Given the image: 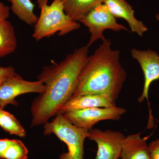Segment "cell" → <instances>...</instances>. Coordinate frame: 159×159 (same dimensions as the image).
<instances>
[{
  "instance_id": "obj_1",
  "label": "cell",
  "mask_w": 159,
  "mask_h": 159,
  "mask_svg": "<svg viewBox=\"0 0 159 159\" xmlns=\"http://www.w3.org/2000/svg\"><path fill=\"white\" fill-rule=\"evenodd\" d=\"M87 46L76 49L57 63L46 66L37 77L46 86L31 105V126L45 124L73 96L80 71L89 56Z\"/></svg>"
},
{
  "instance_id": "obj_2",
  "label": "cell",
  "mask_w": 159,
  "mask_h": 159,
  "mask_svg": "<svg viewBox=\"0 0 159 159\" xmlns=\"http://www.w3.org/2000/svg\"><path fill=\"white\" fill-rule=\"evenodd\" d=\"M126 78L120 62V51L112 50L111 40L106 39L88 57L72 97L106 94L116 101Z\"/></svg>"
},
{
  "instance_id": "obj_3",
  "label": "cell",
  "mask_w": 159,
  "mask_h": 159,
  "mask_svg": "<svg viewBox=\"0 0 159 159\" xmlns=\"http://www.w3.org/2000/svg\"><path fill=\"white\" fill-rule=\"evenodd\" d=\"M48 0H37L40 14L34 25L32 37L39 41L57 33L63 36L80 28L78 22L73 20L66 14L62 3L59 0H54L48 5Z\"/></svg>"
},
{
  "instance_id": "obj_4",
  "label": "cell",
  "mask_w": 159,
  "mask_h": 159,
  "mask_svg": "<svg viewBox=\"0 0 159 159\" xmlns=\"http://www.w3.org/2000/svg\"><path fill=\"white\" fill-rule=\"evenodd\" d=\"M56 116L52 122L44 124V134H54L66 144L68 152L61 155L59 159H84V144L89 136V130L74 125L63 114Z\"/></svg>"
},
{
  "instance_id": "obj_5",
  "label": "cell",
  "mask_w": 159,
  "mask_h": 159,
  "mask_svg": "<svg viewBox=\"0 0 159 159\" xmlns=\"http://www.w3.org/2000/svg\"><path fill=\"white\" fill-rule=\"evenodd\" d=\"M78 22L87 27L91 34L87 45L89 48L97 40L101 39L103 41L106 39L103 32L107 29L115 32H119L121 30L129 31L126 27L117 23L116 18L103 3L96 6Z\"/></svg>"
},
{
  "instance_id": "obj_6",
  "label": "cell",
  "mask_w": 159,
  "mask_h": 159,
  "mask_svg": "<svg viewBox=\"0 0 159 159\" xmlns=\"http://www.w3.org/2000/svg\"><path fill=\"white\" fill-rule=\"evenodd\" d=\"M126 112L125 109L116 106L76 110L67 112L63 115L74 125L90 130L100 121L119 120Z\"/></svg>"
},
{
  "instance_id": "obj_7",
  "label": "cell",
  "mask_w": 159,
  "mask_h": 159,
  "mask_svg": "<svg viewBox=\"0 0 159 159\" xmlns=\"http://www.w3.org/2000/svg\"><path fill=\"white\" fill-rule=\"evenodd\" d=\"M46 89V85L40 80L28 81L16 74L0 87V107L3 109L8 104L17 106L16 97L28 93L41 94Z\"/></svg>"
},
{
  "instance_id": "obj_8",
  "label": "cell",
  "mask_w": 159,
  "mask_h": 159,
  "mask_svg": "<svg viewBox=\"0 0 159 159\" xmlns=\"http://www.w3.org/2000/svg\"><path fill=\"white\" fill-rule=\"evenodd\" d=\"M88 139L97 143L98 150L94 159H119L121 157L124 135L118 131H102L94 129L89 131Z\"/></svg>"
},
{
  "instance_id": "obj_9",
  "label": "cell",
  "mask_w": 159,
  "mask_h": 159,
  "mask_svg": "<svg viewBox=\"0 0 159 159\" xmlns=\"http://www.w3.org/2000/svg\"><path fill=\"white\" fill-rule=\"evenodd\" d=\"M130 52L132 57L141 66L145 78L143 92L138 98V102L142 103L146 98L148 102V91L151 84L159 80V55L156 51L150 49L140 50L133 48Z\"/></svg>"
},
{
  "instance_id": "obj_10",
  "label": "cell",
  "mask_w": 159,
  "mask_h": 159,
  "mask_svg": "<svg viewBox=\"0 0 159 159\" xmlns=\"http://www.w3.org/2000/svg\"><path fill=\"white\" fill-rule=\"evenodd\" d=\"M116 106V101L106 94H87L72 97L62 106L58 113L93 107H111Z\"/></svg>"
},
{
  "instance_id": "obj_11",
  "label": "cell",
  "mask_w": 159,
  "mask_h": 159,
  "mask_svg": "<svg viewBox=\"0 0 159 159\" xmlns=\"http://www.w3.org/2000/svg\"><path fill=\"white\" fill-rule=\"evenodd\" d=\"M103 4L116 18L123 19L128 23L132 32L142 37L148 28L134 16L132 7L125 0H104Z\"/></svg>"
},
{
  "instance_id": "obj_12",
  "label": "cell",
  "mask_w": 159,
  "mask_h": 159,
  "mask_svg": "<svg viewBox=\"0 0 159 159\" xmlns=\"http://www.w3.org/2000/svg\"><path fill=\"white\" fill-rule=\"evenodd\" d=\"M147 138H141L140 134L129 135L122 142L121 159H151Z\"/></svg>"
},
{
  "instance_id": "obj_13",
  "label": "cell",
  "mask_w": 159,
  "mask_h": 159,
  "mask_svg": "<svg viewBox=\"0 0 159 159\" xmlns=\"http://www.w3.org/2000/svg\"><path fill=\"white\" fill-rule=\"evenodd\" d=\"M65 12L73 20L78 22L85 15L104 0H59Z\"/></svg>"
},
{
  "instance_id": "obj_14",
  "label": "cell",
  "mask_w": 159,
  "mask_h": 159,
  "mask_svg": "<svg viewBox=\"0 0 159 159\" xmlns=\"http://www.w3.org/2000/svg\"><path fill=\"white\" fill-rule=\"evenodd\" d=\"M14 27L8 20L0 24V58L13 53L17 48Z\"/></svg>"
},
{
  "instance_id": "obj_15",
  "label": "cell",
  "mask_w": 159,
  "mask_h": 159,
  "mask_svg": "<svg viewBox=\"0 0 159 159\" xmlns=\"http://www.w3.org/2000/svg\"><path fill=\"white\" fill-rule=\"evenodd\" d=\"M11 3L12 12L29 25H34L38 17L34 14V5L31 0H8Z\"/></svg>"
},
{
  "instance_id": "obj_16",
  "label": "cell",
  "mask_w": 159,
  "mask_h": 159,
  "mask_svg": "<svg viewBox=\"0 0 159 159\" xmlns=\"http://www.w3.org/2000/svg\"><path fill=\"white\" fill-rule=\"evenodd\" d=\"M0 126L10 134L25 137V130L16 118L10 113L2 110L0 111Z\"/></svg>"
},
{
  "instance_id": "obj_17",
  "label": "cell",
  "mask_w": 159,
  "mask_h": 159,
  "mask_svg": "<svg viewBox=\"0 0 159 159\" xmlns=\"http://www.w3.org/2000/svg\"><path fill=\"white\" fill-rule=\"evenodd\" d=\"M29 150L21 141L17 139L11 140L6 148L3 159H27Z\"/></svg>"
},
{
  "instance_id": "obj_18",
  "label": "cell",
  "mask_w": 159,
  "mask_h": 159,
  "mask_svg": "<svg viewBox=\"0 0 159 159\" xmlns=\"http://www.w3.org/2000/svg\"><path fill=\"white\" fill-rule=\"evenodd\" d=\"M16 74L15 69L11 66L0 67V87L6 80Z\"/></svg>"
},
{
  "instance_id": "obj_19",
  "label": "cell",
  "mask_w": 159,
  "mask_h": 159,
  "mask_svg": "<svg viewBox=\"0 0 159 159\" xmlns=\"http://www.w3.org/2000/svg\"><path fill=\"white\" fill-rule=\"evenodd\" d=\"M151 159H159V139L152 141L148 145Z\"/></svg>"
},
{
  "instance_id": "obj_20",
  "label": "cell",
  "mask_w": 159,
  "mask_h": 159,
  "mask_svg": "<svg viewBox=\"0 0 159 159\" xmlns=\"http://www.w3.org/2000/svg\"><path fill=\"white\" fill-rule=\"evenodd\" d=\"M10 16V8L0 2V24L8 19Z\"/></svg>"
},
{
  "instance_id": "obj_21",
  "label": "cell",
  "mask_w": 159,
  "mask_h": 159,
  "mask_svg": "<svg viewBox=\"0 0 159 159\" xmlns=\"http://www.w3.org/2000/svg\"><path fill=\"white\" fill-rule=\"evenodd\" d=\"M11 140L7 139H0V159H3V154L11 143Z\"/></svg>"
},
{
  "instance_id": "obj_22",
  "label": "cell",
  "mask_w": 159,
  "mask_h": 159,
  "mask_svg": "<svg viewBox=\"0 0 159 159\" xmlns=\"http://www.w3.org/2000/svg\"><path fill=\"white\" fill-rule=\"evenodd\" d=\"M155 18L157 20L159 21V13H157V14H156Z\"/></svg>"
},
{
  "instance_id": "obj_23",
  "label": "cell",
  "mask_w": 159,
  "mask_h": 159,
  "mask_svg": "<svg viewBox=\"0 0 159 159\" xmlns=\"http://www.w3.org/2000/svg\"><path fill=\"white\" fill-rule=\"evenodd\" d=\"M3 110V109H2L1 108V107H0V111H1V110Z\"/></svg>"
}]
</instances>
